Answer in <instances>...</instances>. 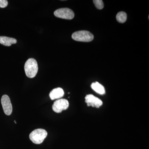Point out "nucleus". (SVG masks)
Returning <instances> with one entry per match:
<instances>
[{
  "label": "nucleus",
  "mask_w": 149,
  "mask_h": 149,
  "mask_svg": "<svg viewBox=\"0 0 149 149\" xmlns=\"http://www.w3.org/2000/svg\"><path fill=\"white\" fill-rule=\"evenodd\" d=\"M24 70L27 77L33 78L38 72V66L37 61L35 59L29 58L24 65Z\"/></svg>",
  "instance_id": "obj_1"
},
{
  "label": "nucleus",
  "mask_w": 149,
  "mask_h": 149,
  "mask_svg": "<svg viewBox=\"0 0 149 149\" xmlns=\"http://www.w3.org/2000/svg\"><path fill=\"white\" fill-rule=\"evenodd\" d=\"M47 136L46 130L39 128L33 130L29 135V139L34 143L40 144L43 143Z\"/></svg>",
  "instance_id": "obj_2"
},
{
  "label": "nucleus",
  "mask_w": 149,
  "mask_h": 149,
  "mask_svg": "<svg viewBox=\"0 0 149 149\" xmlns=\"http://www.w3.org/2000/svg\"><path fill=\"white\" fill-rule=\"evenodd\" d=\"M72 39L75 41L82 42H90L94 39L93 34L86 30H81L74 32L72 35Z\"/></svg>",
  "instance_id": "obj_3"
},
{
  "label": "nucleus",
  "mask_w": 149,
  "mask_h": 149,
  "mask_svg": "<svg viewBox=\"0 0 149 149\" xmlns=\"http://www.w3.org/2000/svg\"><path fill=\"white\" fill-rule=\"evenodd\" d=\"M56 17L66 19H71L74 18V14L72 10L68 8L58 9L54 12Z\"/></svg>",
  "instance_id": "obj_4"
},
{
  "label": "nucleus",
  "mask_w": 149,
  "mask_h": 149,
  "mask_svg": "<svg viewBox=\"0 0 149 149\" xmlns=\"http://www.w3.org/2000/svg\"><path fill=\"white\" fill-rule=\"evenodd\" d=\"M69 105V102L66 99H59L54 102L52 109L55 112L60 113L63 111L67 109Z\"/></svg>",
  "instance_id": "obj_5"
},
{
  "label": "nucleus",
  "mask_w": 149,
  "mask_h": 149,
  "mask_svg": "<svg viewBox=\"0 0 149 149\" xmlns=\"http://www.w3.org/2000/svg\"><path fill=\"white\" fill-rule=\"evenodd\" d=\"M85 102L88 107L91 106L97 108H100L103 104V102L100 99L91 94L86 95Z\"/></svg>",
  "instance_id": "obj_6"
},
{
  "label": "nucleus",
  "mask_w": 149,
  "mask_h": 149,
  "mask_svg": "<svg viewBox=\"0 0 149 149\" xmlns=\"http://www.w3.org/2000/svg\"><path fill=\"white\" fill-rule=\"evenodd\" d=\"M1 102L5 113L8 116L10 115L12 112L13 107L9 97L7 95H3Z\"/></svg>",
  "instance_id": "obj_7"
},
{
  "label": "nucleus",
  "mask_w": 149,
  "mask_h": 149,
  "mask_svg": "<svg viewBox=\"0 0 149 149\" xmlns=\"http://www.w3.org/2000/svg\"><path fill=\"white\" fill-rule=\"evenodd\" d=\"M64 95V92L63 89L61 88H55L49 94V97L51 100H56L59 99L62 97Z\"/></svg>",
  "instance_id": "obj_8"
},
{
  "label": "nucleus",
  "mask_w": 149,
  "mask_h": 149,
  "mask_svg": "<svg viewBox=\"0 0 149 149\" xmlns=\"http://www.w3.org/2000/svg\"><path fill=\"white\" fill-rule=\"evenodd\" d=\"M17 42L16 39L5 36H0V44L3 45L10 47L12 44H16Z\"/></svg>",
  "instance_id": "obj_9"
},
{
  "label": "nucleus",
  "mask_w": 149,
  "mask_h": 149,
  "mask_svg": "<svg viewBox=\"0 0 149 149\" xmlns=\"http://www.w3.org/2000/svg\"><path fill=\"white\" fill-rule=\"evenodd\" d=\"M91 88L96 93H98L100 95H104L105 94V90L103 86L100 84L98 82L92 83L91 85Z\"/></svg>",
  "instance_id": "obj_10"
},
{
  "label": "nucleus",
  "mask_w": 149,
  "mask_h": 149,
  "mask_svg": "<svg viewBox=\"0 0 149 149\" xmlns=\"http://www.w3.org/2000/svg\"><path fill=\"white\" fill-rule=\"evenodd\" d=\"M127 14L124 12H120L117 13L116 18L118 22L120 23H123L125 22L127 19Z\"/></svg>",
  "instance_id": "obj_11"
},
{
  "label": "nucleus",
  "mask_w": 149,
  "mask_h": 149,
  "mask_svg": "<svg viewBox=\"0 0 149 149\" xmlns=\"http://www.w3.org/2000/svg\"><path fill=\"white\" fill-rule=\"evenodd\" d=\"M93 1L97 8L101 10L104 8V3L102 0H95V1Z\"/></svg>",
  "instance_id": "obj_12"
},
{
  "label": "nucleus",
  "mask_w": 149,
  "mask_h": 149,
  "mask_svg": "<svg viewBox=\"0 0 149 149\" xmlns=\"http://www.w3.org/2000/svg\"><path fill=\"white\" fill-rule=\"evenodd\" d=\"M8 1L6 0H0V8H4L7 6Z\"/></svg>",
  "instance_id": "obj_13"
}]
</instances>
